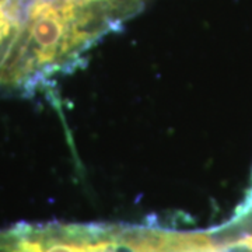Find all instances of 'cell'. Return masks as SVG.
I'll use <instances>...</instances> for the list:
<instances>
[{"label": "cell", "mask_w": 252, "mask_h": 252, "mask_svg": "<svg viewBox=\"0 0 252 252\" xmlns=\"http://www.w3.org/2000/svg\"><path fill=\"white\" fill-rule=\"evenodd\" d=\"M146 0H24L18 34L0 67V91L30 94L73 70Z\"/></svg>", "instance_id": "cell-1"}, {"label": "cell", "mask_w": 252, "mask_h": 252, "mask_svg": "<svg viewBox=\"0 0 252 252\" xmlns=\"http://www.w3.org/2000/svg\"><path fill=\"white\" fill-rule=\"evenodd\" d=\"M0 252H164V228L105 223H18L0 230Z\"/></svg>", "instance_id": "cell-2"}, {"label": "cell", "mask_w": 252, "mask_h": 252, "mask_svg": "<svg viewBox=\"0 0 252 252\" xmlns=\"http://www.w3.org/2000/svg\"><path fill=\"white\" fill-rule=\"evenodd\" d=\"M24 14V0H0V67L18 34Z\"/></svg>", "instance_id": "cell-3"}]
</instances>
